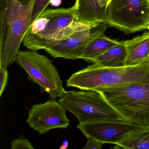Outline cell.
Instances as JSON below:
<instances>
[{"label": "cell", "instance_id": "6da1fadb", "mask_svg": "<svg viewBox=\"0 0 149 149\" xmlns=\"http://www.w3.org/2000/svg\"><path fill=\"white\" fill-rule=\"evenodd\" d=\"M88 24L79 22L74 5L46 9L31 24L22 43L30 50H45Z\"/></svg>", "mask_w": 149, "mask_h": 149}, {"label": "cell", "instance_id": "7a4b0ae2", "mask_svg": "<svg viewBox=\"0 0 149 149\" xmlns=\"http://www.w3.org/2000/svg\"><path fill=\"white\" fill-rule=\"evenodd\" d=\"M141 83H149V60L135 66L118 68L93 63L73 74L67 80V86L97 91L104 88Z\"/></svg>", "mask_w": 149, "mask_h": 149}, {"label": "cell", "instance_id": "3957f363", "mask_svg": "<svg viewBox=\"0 0 149 149\" xmlns=\"http://www.w3.org/2000/svg\"><path fill=\"white\" fill-rule=\"evenodd\" d=\"M97 91L127 121L149 127V83L124 84Z\"/></svg>", "mask_w": 149, "mask_h": 149}, {"label": "cell", "instance_id": "277c9868", "mask_svg": "<svg viewBox=\"0 0 149 149\" xmlns=\"http://www.w3.org/2000/svg\"><path fill=\"white\" fill-rule=\"evenodd\" d=\"M59 102L77 118L79 123L103 121L128 122L98 91H67Z\"/></svg>", "mask_w": 149, "mask_h": 149}, {"label": "cell", "instance_id": "5b68a950", "mask_svg": "<svg viewBox=\"0 0 149 149\" xmlns=\"http://www.w3.org/2000/svg\"><path fill=\"white\" fill-rule=\"evenodd\" d=\"M16 63L28 75V79L39 85L51 99L61 98L67 91L63 85L61 77L53 61L36 50H19Z\"/></svg>", "mask_w": 149, "mask_h": 149}, {"label": "cell", "instance_id": "8992f818", "mask_svg": "<svg viewBox=\"0 0 149 149\" xmlns=\"http://www.w3.org/2000/svg\"><path fill=\"white\" fill-rule=\"evenodd\" d=\"M149 0H111L105 23L126 33L147 29Z\"/></svg>", "mask_w": 149, "mask_h": 149}, {"label": "cell", "instance_id": "52a82bcc", "mask_svg": "<svg viewBox=\"0 0 149 149\" xmlns=\"http://www.w3.org/2000/svg\"><path fill=\"white\" fill-rule=\"evenodd\" d=\"M34 1L24 4L19 15L0 32V68L7 69L16 61L20 46L31 25Z\"/></svg>", "mask_w": 149, "mask_h": 149}, {"label": "cell", "instance_id": "ba28073f", "mask_svg": "<svg viewBox=\"0 0 149 149\" xmlns=\"http://www.w3.org/2000/svg\"><path fill=\"white\" fill-rule=\"evenodd\" d=\"M108 26L106 23L99 25L88 24L65 39L56 42L45 49V51L54 58L71 60L82 59L91 42L105 32Z\"/></svg>", "mask_w": 149, "mask_h": 149}, {"label": "cell", "instance_id": "9c48e42d", "mask_svg": "<svg viewBox=\"0 0 149 149\" xmlns=\"http://www.w3.org/2000/svg\"><path fill=\"white\" fill-rule=\"evenodd\" d=\"M55 99L51 98L44 103L34 104L29 111L27 123L40 134L54 129H66L69 125L67 109Z\"/></svg>", "mask_w": 149, "mask_h": 149}, {"label": "cell", "instance_id": "30bf717a", "mask_svg": "<svg viewBox=\"0 0 149 149\" xmlns=\"http://www.w3.org/2000/svg\"><path fill=\"white\" fill-rule=\"evenodd\" d=\"M147 127L129 122L103 121L79 123L77 128L86 137H91L104 143L118 144L131 134Z\"/></svg>", "mask_w": 149, "mask_h": 149}, {"label": "cell", "instance_id": "8fae6325", "mask_svg": "<svg viewBox=\"0 0 149 149\" xmlns=\"http://www.w3.org/2000/svg\"><path fill=\"white\" fill-rule=\"evenodd\" d=\"M74 6L79 22L91 25L105 23L107 5L104 0H76Z\"/></svg>", "mask_w": 149, "mask_h": 149}, {"label": "cell", "instance_id": "7c38bea8", "mask_svg": "<svg viewBox=\"0 0 149 149\" xmlns=\"http://www.w3.org/2000/svg\"><path fill=\"white\" fill-rule=\"evenodd\" d=\"M126 52L125 66L138 65L149 60V32L123 41Z\"/></svg>", "mask_w": 149, "mask_h": 149}, {"label": "cell", "instance_id": "4fadbf2b", "mask_svg": "<svg viewBox=\"0 0 149 149\" xmlns=\"http://www.w3.org/2000/svg\"><path fill=\"white\" fill-rule=\"evenodd\" d=\"M105 32L100 34L93 39L85 49L82 59L93 63L95 60L120 42L105 36Z\"/></svg>", "mask_w": 149, "mask_h": 149}, {"label": "cell", "instance_id": "5bb4252c", "mask_svg": "<svg viewBox=\"0 0 149 149\" xmlns=\"http://www.w3.org/2000/svg\"><path fill=\"white\" fill-rule=\"evenodd\" d=\"M126 52L123 41L106 51L93 63L106 68H118L125 66Z\"/></svg>", "mask_w": 149, "mask_h": 149}, {"label": "cell", "instance_id": "9a60e30c", "mask_svg": "<svg viewBox=\"0 0 149 149\" xmlns=\"http://www.w3.org/2000/svg\"><path fill=\"white\" fill-rule=\"evenodd\" d=\"M116 145L126 149H149V127L132 133Z\"/></svg>", "mask_w": 149, "mask_h": 149}, {"label": "cell", "instance_id": "2e32d148", "mask_svg": "<svg viewBox=\"0 0 149 149\" xmlns=\"http://www.w3.org/2000/svg\"><path fill=\"white\" fill-rule=\"evenodd\" d=\"M31 1L32 0H20L21 2L23 4H27ZM51 1V0H35L32 11L31 24L44 10H46Z\"/></svg>", "mask_w": 149, "mask_h": 149}, {"label": "cell", "instance_id": "e0dca14e", "mask_svg": "<svg viewBox=\"0 0 149 149\" xmlns=\"http://www.w3.org/2000/svg\"><path fill=\"white\" fill-rule=\"evenodd\" d=\"M12 149H34L31 143L23 136H20L12 142Z\"/></svg>", "mask_w": 149, "mask_h": 149}, {"label": "cell", "instance_id": "ac0fdd59", "mask_svg": "<svg viewBox=\"0 0 149 149\" xmlns=\"http://www.w3.org/2000/svg\"><path fill=\"white\" fill-rule=\"evenodd\" d=\"M8 73L7 69L0 68V96L4 93L8 81Z\"/></svg>", "mask_w": 149, "mask_h": 149}, {"label": "cell", "instance_id": "d6986e66", "mask_svg": "<svg viewBox=\"0 0 149 149\" xmlns=\"http://www.w3.org/2000/svg\"><path fill=\"white\" fill-rule=\"evenodd\" d=\"M87 143L83 149H101L104 143L91 137H87Z\"/></svg>", "mask_w": 149, "mask_h": 149}, {"label": "cell", "instance_id": "ffe728a7", "mask_svg": "<svg viewBox=\"0 0 149 149\" xmlns=\"http://www.w3.org/2000/svg\"><path fill=\"white\" fill-rule=\"evenodd\" d=\"M68 141H64L63 144L60 147V149H66L68 148Z\"/></svg>", "mask_w": 149, "mask_h": 149}, {"label": "cell", "instance_id": "44dd1931", "mask_svg": "<svg viewBox=\"0 0 149 149\" xmlns=\"http://www.w3.org/2000/svg\"><path fill=\"white\" fill-rule=\"evenodd\" d=\"M104 1H105L106 4H107V6H108V4H109V3L110 1L111 0H104Z\"/></svg>", "mask_w": 149, "mask_h": 149}, {"label": "cell", "instance_id": "7402d4cb", "mask_svg": "<svg viewBox=\"0 0 149 149\" xmlns=\"http://www.w3.org/2000/svg\"><path fill=\"white\" fill-rule=\"evenodd\" d=\"M147 29H148L149 30V22L148 24V25H147Z\"/></svg>", "mask_w": 149, "mask_h": 149}]
</instances>
